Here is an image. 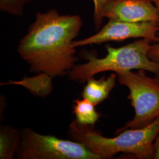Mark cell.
I'll list each match as a JSON object with an SVG mask.
<instances>
[{
    "label": "cell",
    "instance_id": "7c38bea8",
    "mask_svg": "<svg viewBox=\"0 0 159 159\" xmlns=\"http://www.w3.org/2000/svg\"><path fill=\"white\" fill-rule=\"evenodd\" d=\"M108 0H93L94 4V21L97 29H99L104 18V8Z\"/></svg>",
    "mask_w": 159,
    "mask_h": 159
},
{
    "label": "cell",
    "instance_id": "ba28073f",
    "mask_svg": "<svg viewBox=\"0 0 159 159\" xmlns=\"http://www.w3.org/2000/svg\"><path fill=\"white\" fill-rule=\"evenodd\" d=\"M117 79L116 73L110 74L107 79L102 76L101 79L96 80L92 77L87 80L82 96L83 98L91 102L94 106L98 105L108 98L116 85Z\"/></svg>",
    "mask_w": 159,
    "mask_h": 159
},
{
    "label": "cell",
    "instance_id": "8fae6325",
    "mask_svg": "<svg viewBox=\"0 0 159 159\" xmlns=\"http://www.w3.org/2000/svg\"><path fill=\"white\" fill-rule=\"evenodd\" d=\"M31 0H0V9L2 11L14 16L23 15L25 6Z\"/></svg>",
    "mask_w": 159,
    "mask_h": 159
},
{
    "label": "cell",
    "instance_id": "4fadbf2b",
    "mask_svg": "<svg viewBox=\"0 0 159 159\" xmlns=\"http://www.w3.org/2000/svg\"><path fill=\"white\" fill-rule=\"evenodd\" d=\"M148 56L152 61L159 63V33L157 41L150 45L148 52Z\"/></svg>",
    "mask_w": 159,
    "mask_h": 159
},
{
    "label": "cell",
    "instance_id": "9a60e30c",
    "mask_svg": "<svg viewBox=\"0 0 159 159\" xmlns=\"http://www.w3.org/2000/svg\"><path fill=\"white\" fill-rule=\"evenodd\" d=\"M153 3L154 5L156 7L157 11V14H158V19L157 21V27L159 29V0H150Z\"/></svg>",
    "mask_w": 159,
    "mask_h": 159
},
{
    "label": "cell",
    "instance_id": "5b68a950",
    "mask_svg": "<svg viewBox=\"0 0 159 159\" xmlns=\"http://www.w3.org/2000/svg\"><path fill=\"white\" fill-rule=\"evenodd\" d=\"M17 153L21 159H101L80 143L42 135L28 129L21 134Z\"/></svg>",
    "mask_w": 159,
    "mask_h": 159
},
{
    "label": "cell",
    "instance_id": "277c9868",
    "mask_svg": "<svg viewBox=\"0 0 159 159\" xmlns=\"http://www.w3.org/2000/svg\"><path fill=\"white\" fill-rule=\"evenodd\" d=\"M146 70L116 73L120 84L129 90L127 98L134 109V116L116 132L129 129H142L159 118V75L151 77Z\"/></svg>",
    "mask_w": 159,
    "mask_h": 159
},
{
    "label": "cell",
    "instance_id": "30bf717a",
    "mask_svg": "<svg viewBox=\"0 0 159 159\" xmlns=\"http://www.w3.org/2000/svg\"><path fill=\"white\" fill-rule=\"evenodd\" d=\"M21 137L18 131L2 127L1 129V159H12L17 151Z\"/></svg>",
    "mask_w": 159,
    "mask_h": 159
},
{
    "label": "cell",
    "instance_id": "6da1fadb",
    "mask_svg": "<svg viewBox=\"0 0 159 159\" xmlns=\"http://www.w3.org/2000/svg\"><path fill=\"white\" fill-rule=\"evenodd\" d=\"M82 24L78 15L61 14L56 9L37 12L18 44V52L34 71L63 75L78 60L72 43Z\"/></svg>",
    "mask_w": 159,
    "mask_h": 159
},
{
    "label": "cell",
    "instance_id": "9c48e42d",
    "mask_svg": "<svg viewBox=\"0 0 159 159\" xmlns=\"http://www.w3.org/2000/svg\"><path fill=\"white\" fill-rule=\"evenodd\" d=\"M94 106L91 102L85 98L74 100L73 112L76 117L75 121L81 125H94L100 116Z\"/></svg>",
    "mask_w": 159,
    "mask_h": 159
},
{
    "label": "cell",
    "instance_id": "7a4b0ae2",
    "mask_svg": "<svg viewBox=\"0 0 159 159\" xmlns=\"http://www.w3.org/2000/svg\"><path fill=\"white\" fill-rule=\"evenodd\" d=\"M159 133V118L142 129H129L114 137L102 136L92 125H83L74 120L68 134L75 142L84 145L101 159H108L119 153L129 154L139 159H153L154 142Z\"/></svg>",
    "mask_w": 159,
    "mask_h": 159
},
{
    "label": "cell",
    "instance_id": "5bb4252c",
    "mask_svg": "<svg viewBox=\"0 0 159 159\" xmlns=\"http://www.w3.org/2000/svg\"><path fill=\"white\" fill-rule=\"evenodd\" d=\"M153 159H159V133L154 142Z\"/></svg>",
    "mask_w": 159,
    "mask_h": 159
},
{
    "label": "cell",
    "instance_id": "8992f818",
    "mask_svg": "<svg viewBox=\"0 0 159 159\" xmlns=\"http://www.w3.org/2000/svg\"><path fill=\"white\" fill-rule=\"evenodd\" d=\"M159 31L157 22L130 23L109 20L108 23L96 34L80 40H74V48L98 44L108 41H121L130 39H146L152 43L158 39Z\"/></svg>",
    "mask_w": 159,
    "mask_h": 159
},
{
    "label": "cell",
    "instance_id": "52a82bcc",
    "mask_svg": "<svg viewBox=\"0 0 159 159\" xmlns=\"http://www.w3.org/2000/svg\"><path fill=\"white\" fill-rule=\"evenodd\" d=\"M104 18L130 23L157 22L158 14L150 0H108Z\"/></svg>",
    "mask_w": 159,
    "mask_h": 159
},
{
    "label": "cell",
    "instance_id": "3957f363",
    "mask_svg": "<svg viewBox=\"0 0 159 159\" xmlns=\"http://www.w3.org/2000/svg\"><path fill=\"white\" fill-rule=\"evenodd\" d=\"M152 43L150 40L141 39L117 48L107 46V54L102 58L87 52V62L75 65L70 71V77L84 83L102 72L113 71L116 73L131 70H144L159 75V63L152 61L148 56Z\"/></svg>",
    "mask_w": 159,
    "mask_h": 159
}]
</instances>
